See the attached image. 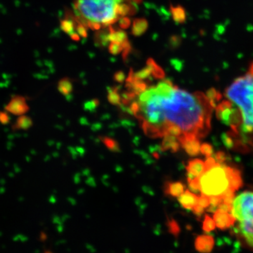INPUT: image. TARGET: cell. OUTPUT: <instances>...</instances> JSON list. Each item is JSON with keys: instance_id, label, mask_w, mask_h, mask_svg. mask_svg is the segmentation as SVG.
I'll use <instances>...</instances> for the list:
<instances>
[{"instance_id": "4fadbf2b", "label": "cell", "mask_w": 253, "mask_h": 253, "mask_svg": "<svg viewBox=\"0 0 253 253\" xmlns=\"http://www.w3.org/2000/svg\"><path fill=\"white\" fill-rule=\"evenodd\" d=\"M184 191L185 187L181 181H167L165 184V193L172 197H179Z\"/></svg>"}, {"instance_id": "7402d4cb", "label": "cell", "mask_w": 253, "mask_h": 253, "mask_svg": "<svg viewBox=\"0 0 253 253\" xmlns=\"http://www.w3.org/2000/svg\"><path fill=\"white\" fill-rule=\"evenodd\" d=\"M200 152L207 158L211 157L213 153L212 146L211 144H208V143H204V144L201 145Z\"/></svg>"}, {"instance_id": "83f0119b", "label": "cell", "mask_w": 253, "mask_h": 253, "mask_svg": "<svg viewBox=\"0 0 253 253\" xmlns=\"http://www.w3.org/2000/svg\"><path fill=\"white\" fill-rule=\"evenodd\" d=\"M192 211L194 212L195 214H196V215L201 216L204 214L205 212V209L197 204L196 206H195L194 209L192 210Z\"/></svg>"}, {"instance_id": "7a4b0ae2", "label": "cell", "mask_w": 253, "mask_h": 253, "mask_svg": "<svg viewBox=\"0 0 253 253\" xmlns=\"http://www.w3.org/2000/svg\"><path fill=\"white\" fill-rule=\"evenodd\" d=\"M135 6V0H74L73 20L83 31L106 29L131 16Z\"/></svg>"}, {"instance_id": "484cf974", "label": "cell", "mask_w": 253, "mask_h": 253, "mask_svg": "<svg viewBox=\"0 0 253 253\" xmlns=\"http://www.w3.org/2000/svg\"><path fill=\"white\" fill-rule=\"evenodd\" d=\"M98 105H99V101H98L97 100H93V101H91L90 102L86 103L85 106H84V109L89 111H93L96 109Z\"/></svg>"}, {"instance_id": "5bb4252c", "label": "cell", "mask_w": 253, "mask_h": 253, "mask_svg": "<svg viewBox=\"0 0 253 253\" xmlns=\"http://www.w3.org/2000/svg\"><path fill=\"white\" fill-rule=\"evenodd\" d=\"M180 143L179 139L175 136L166 134L163 136L161 149L163 151H171L172 152H176L180 148Z\"/></svg>"}, {"instance_id": "30bf717a", "label": "cell", "mask_w": 253, "mask_h": 253, "mask_svg": "<svg viewBox=\"0 0 253 253\" xmlns=\"http://www.w3.org/2000/svg\"><path fill=\"white\" fill-rule=\"evenodd\" d=\"M195 249L200 253H211L214 246V239L212 236L203 234L195 240Z\"/></svg>"}, {"instance_id": "3957f363", "label": "cell", "mask_w": 253, "mask_h": 253, "mask_svg": "<svg viewBox=\"0 0 253 253\" xmlns=\"http://www.w3.org/2000/svg\"><path fill=\"white\" fill-rule=\"evenodd\" d=\"M226 98L239 107L243 118L241 132H253V62L244 76L236 78L226 88Z\"/></svg>"}, {"instance_id": "9c48e42d", "label": "cell", "mask_w": 253, "mask_h": 253, "mask_svg": "<svg viewBox=\"0 0 253 253\" xmlns=\"http://www.w3.org/2000/svg\"><path fill=\"white\" fill-rule=\"evenodd\" d=\"M179 141L181 147L190 156H196L200 154L201 143L199 138L194 136H183Z\"/></svg>"}, {"instance_id": "8992f818", "label": "cell", "mask_w": 253, "mask_h": 253, "mask_svg": "<svg viewBox=\"0 0 253 253\" xmlns=\"http://www.w3.org/2000/svg\"><path fill=\"white\" fill-rule=\"evenodd\" d=\"M216 116L221 123L231 126L234 132H239L243 124V118L239 109L234 108L229 101H223L216 107Z\"/></svg>"}, {"instance_id": "d4e9b609", "label": "cell", "mask_w": 253, "mask_h": 253, "mask_svg": "<svg viewBox=\"0 0 253 253\" xmlns=\"http://www.w3.org/2000/svg\"><path fill=\"white\" fill-rule=\"evenodd\" d=\"M11 121L9 113L6 111H0V124L7 125Z\"/></svg>"}, {"instance_id": "ba28073f", "label": "cell", "mask_w": 253, "mask_h": 253, "mask_svg": "<svg viewBox=\"0 0 253 253\" xmlns=\"http://www.w3.org/2000/svg\"><path fill=\"white\" fill-rule=\"evenodd\" d=\"M213 219L215 222L216 226L221 230H226L231 226L235 224L236 218L231 213L224 212L221 210L217 209L213 214Z\"/></svg>"}, {"instance_id": "52a82bcc", "label": "cell", "mask_w": 253, "mask_h": 253, "mask_svg": "<svg viewBox=\"0 0 253 253\" xmlns=\"http://www.w3.org/2000/svg\"><path fill=\"white\" fill-rule=\"evenodd\" d=\"M28 98L21 95H16L11 98L9 103L5 106V111L16 116H23L29 111Z\"/></svg>"}, {"instance_id": "d6986e66", "label": "cell", "mask_w": 253, "mask_h": 253, "mask_svg": "<svg viewBox=\"0 0 253 253\" xmlns=\"http://www.w3.org/2000/svg\"><path fill=\"white\" fill-rule=\"evenodd\" d=\"M58 89L63 96H68L73 90L72 84L68 80H62L59 82Z\"/></svg>"}, {"instance_id": "cb8c5ba5", "label": "cell", "mask_w": 253, "mask_h": 253, "mask_svg": "<svg viewBox=\"0 0 253 253\" xmlns=\"http://www.w3.org/2000/svg\"><path fill=\"white\" fill-rule=\"evenodd\" d=\"M189 183V189L191 190V192L196 193L201 192L200 191V184L199 177L194 178L191 180L188 181Z\"/></svg>"}, {"instance_id": "44dd1931", "label": "cell", "mask_w": 253, "mask_h": 253, "mask_svg": "<svg viewBox=\"0 0 253 253\" xmlns=\"http://www.w3.org/2000/svg\"><path fill=\"white\" fill-rule=\"evenodd\" d=\"M102 141L110 151H113V152H118L120 151L119 145L117 141L109 137H103Z\"/></svg>"}, {"instance_id": "9a60e30c", "label": "cell", "mask_w": 253, "mask_h": 253, "mask_svg": "<svg viewBox=\"0 0 253 253\" xmlns=\"http://www.w3.org/2000/svg\"><path fill=\"white\" fill-rule=\"evenodd\" d=\"M33 126V121L31 117L23 115L18 116L16 121L12 126V129L14 131L28 130Z\"/></svg>"}, {"instance_id": "603a6c76", "label": "cell", "mask_w": 253, "mask_h": 253, "mask_svg": "<svg viewBox=\"0 0 253 253\" xmlns=\"http://www.w3.org/2000/svg\"><path fill=\"white\" fill-rule=\"evenodd\" d=\"M198 205L201 206V207L204 208L205 210L208 209L210 206H211V200H210L209 196L201 194V196H199Z\"/></svg>"}, {"instance_id": "ac0fdd59", "label": "cell", "mask_w": 253, "mask_h": 253, "mask_svg": "<svg viewBox=\"0 0 253 253\" xmlns=\"http://www.w3.org/2000/svg\"><path fill=\"white\" fill-rule=\"evenodd\" d=\"M206 94L213 107L215 108L216 104H217V103L219 102L221 99L220 93L218 92L215 89H211L207 91Z\"/></svg>"}, {"instance_id": "f546056e", "label": "cell", "mask_w": 253, "mask_h": 253, "mask_svg": "<svg viewBox=\"0 0 253 253\" xmlns=\"http://www.w3.org/2000/svg\"><path fill=\"white\" fill-rule=\"evenodd\" d=\"M43 253H54L51 252V251H44V252Z\"/></svg>"}, {"instance_id": "f1b7e54d", "label": "cell", "mask_w": 253, "mask_h": 253, "mask_svg": "<svg viewBox=\"0 0 253 253\" xmlns=\"http://www.w3.org/2000/svg\"><path fill=\"white\" fill-rule=\"evenodd\" d=\"M170 226H172V230L173 231V233L174 234H176V233L179 232V226H178V224H176L175 221H172V222L170 223Z\"/></svg>"}, {"instance_id": "2e32d148", "label": "cell", "mask_w": 253, "mask_h": 253, "mask_svg": "<svg viewBox=\"0 0 253 253\" xmlns=\"http://www.w3.org/2000/svg\"><path fill=\"white\" fill-rule=\"evenodd\" d=\"M166 134L175 136L178 138V139H179L181 136H184V132L180 126H178L177 125L169 124L165 128L164 135Z\"/></svg>"}, {"instance_id": "5b68a950", "label": "cell", "mask_w": 253, "mask_h": 253, "mask_svg": "<svg viewBox=\"0 0 253 253\" xmlns=\"http://www.w3.org/2000/svg\"><path fill=\"white\" fill-rule=\"evenodd\" d=\"M233 168L224 163L216 162L211 167L206 168L199 176L201 194L209 196H221L231 189V174ZM233 191V190H232Z\"/></svg>"}, {"instance_id": "ffe728a7", "label": "cell", "mask_w": 253, "mask_h": 253, "mask_svg": "<svg viewBox=\"0 0 253 253\" xmlns=\"http://www.w3.org/2000/svg\"><path fill=\"white\" fill-rule=\"evenodd\" d=\"M216 227L217 226H216L213 218L206 214L204 217V222H203V230L206 233L211 232V231H214Z\"/></svg>"}, {"instance_id": "e0dca14e", "label": "cell", "mask_w": 253, "mask_h": 253, "mask_svg": "<svg viewBox=\"0 0 253 253\" xmlns=\"http://www.w3.org/2000/svg\"><path fill=\"white\" fill-rule=\"evenodd\" d=\"M107 98L109 103H111L113 106H121L122 104L121 94H120L119 89H118V87L110 89L109 93H108Z\"/></svg>"}, {"instance_id": "4316f807", "label": "cell", "mask_w": 253, "mask_h": 253, "mask_svg": "<svg viewBox=\"0 0 253 253\" xmlns=\"http://www.w3.org/2000/svg\"><path fill=\"white\" fill-rule=\"evenodd\" d=\"M214 159L217 161V163H224L225 162L226 158V154H224L222 151H219V152H217V154H215V156H214Z\"/></svg>"}, {"instance_id": "8fae6325", "label": "cell", "mask_w": 253, "mask_h": 253, "mask_svg": "<svg viewBox=\"0 0 253 253\" xmlns=\"http://www.w3.org/2000/svg\"><path fill=\"white\" fill-rule=\"evenodd\" d=\"M186 169L187 172V179L189 181L194 178L199 177L204 172L206 166L202 160L195 158L189 161Z\"/></svg>"}, {"instance_id": "6da1fadb", "label": "cell", "mask_w": 253, "mask_h": 253, "mask_svg": "<svg viewBox=\"0 0 253 253\" xmlns=\"http://www.w3.org/2000/svg\"><path fill=\"white\" fill-rule=\"evenodd\" d=\"M149 65L145 76L146 88L134 95L139 108L147 113L164 135L165 128L169 124L180 126L184 136L203 138L211 129V116L214 107L204 93H190L179 89L172 81L165 78V73L158 77V83L151 84Z\"/></svg>"}, {"instance_id": "277c9868", "label": "cell", "mask_w": 253, "mask_h": 253, "mask_svg": "<svg viewBox=\"0 0 253 253\" xmlns=\"http://www.w3.org/2000/svg\"><path fill=\"white\" fill-rule=\"evenodd\" d=\"M231 214L239 221L236 234L246 247L253 251V192L245 191L234 200Z\"/></svg>"}, {"instance_id": "7c38bea8", "label": "cell", "mask_w": 253, "mask_h": 253, "mask_svg": "<svg viewBox=\"0 0 253 253\" xmlns=\"http://www.w3.org/2000/svg\"><path fill=\"white\" fill-rule=\"evenodd\" d=\"M199 196L189 190H186L184 192L178 197V201L184 209L192 211L195 206L198 204Z\"/></svg>"}]
</instances>
